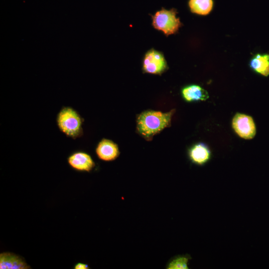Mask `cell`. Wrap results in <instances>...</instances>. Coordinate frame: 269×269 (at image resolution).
<instances>
[{"label": "cell", "instance_id": "8992f818", "mask_svg": "<svg viewBox=\"0 0 269 269\" xmlns=\"http://www.w3.org/2000/svg\"><path fill=\"white\" fill-rule=\"evenodd\" d=\"M69 166L79 172L91 171L95 166V163L90 154L83 151H76L67 158Z\"/></svg>", "mask_w": 269, "mask_h": 269}, {"label": "cell", "instance_id": "3957f363", "mask_svg": "<svg viewBox=\"0 0 269 269\" xmlns=\"http://www.w3.org/2000/svg\"><path fill=\"white\" fill-rule=\"evenodd\" d=\"M176 14V10L174 9H162L153 16L152 25L155 29L163 31L166 35L174 34L181 25Z\"/></svg>", "mask_w": 269, "mask_h": 269}, {"label": "cell", "instance_id": "ba28073f", "mask_svg": "<svg viewBox=\"0 0 269 269\" xmlns=\"http://www.w3.org/2000/svg\"><path fill=\"white\" fill-rule=\"evenodd\" d=\"M188 156L192 163L198 165H203L210 159L211 152L207 144L203 142H198L189 148Z\"/></svg>", "mask_w": 269, "mask_h": 269}, {"label": "cell", "instance_id": "5bb4252c", "mask_svg": "<svg viewBox=\"0 0 269 269\" xmlns=\"http://www.w3.org/2000/svg\"><path fill=\"white\" fill-rule=\"evenodd\" d=\"M89 268L87 264L83 263H78L74 267V269H88Z\"/></svg>", "mask_w": 269, "mask_h": 269}, {"label": "cell", "instance_id": "30bf717a", "mask_svg": "<svg viewBox=\"0 0 269 269\" xmlns=\"http://www.w3.org/2000/svg\"><path fill=\"white\" fill-rule=\"evenodd\" d=\"M183 98L188 102L205 101L209 97L208 92L197 85H190L184 87L181 90Z\"/></svg>", "mask_w": 269, "mask_h": 269}, {"label": "cell", "instance_id": "8fae6325", "mask_svg": "<svg viewBox=\"0 0 269 269\" xmlns=\"http://www.w3.org/2000/svg\"><path fill=\"white\" fill-rule=\"evenodd\" d=\"M251 68L255 72L264 76L269 75V55L257 54L251 60Z\"/></svg>", "mask_w": 269, "mask_h": 269}, {"label": "cell", "instance_id": "7a4b0ae2", "mask_svg": "<svg viewBox=\"0 0 269 269\" xmlns=\"http://www.w3.org/2000/svg\"><path fill=\"white\" fill-rule=\"evenodd\" d=\"M56 123L59 130L67 137L76 139L83 134V119L71 107H63L58 113Z\"/></svg>", "mask_w": 269, "mask_h": 269}, {"label": "cell", "instance_id": "7c38bea8", "mask_svg": "<svg viewBox=\"0 0 269 269\" xmlns=\"http://www.w3.org/2000/svg\"><path fill=\"white\" fill-rule=\"evenodd\" d=\"M188 5L192 13L206 15L212 11L214 2L213 0H189Z\"/></svg>", "mask_w": 269, "mask_h": 269}, {"label": "cell", "instance_id": "52a82bcc", "mask_svg": "<svg viewBox=\"0 0 269 269\" xmlns=\"http://www.w3.org/2000/svg\"><path fill=\"white\" fill-rule=\"evenodd\" d=\"M96 152L100 159L105 161L115 160L120 153L117 144L111 140L106 138L102 139L98 143Z\"/></svg>", "mask_w": 269, "mask_h": 269}, {"label": "cell", "instance_id": "4fadbf2b", "mask_svg": "<svg viewBox=\"0 0 269 269\" xmlns=\"http://www.w3.org/2000/svg\"><path fill=\"white\" fill-rule=\"evenodd\" d=\"M189 258L179 256L170 261L166 266L167 269H188Z\"/></svg>", "mask_w": 269, "mask_h": 269}, {"label": "cell", "instance_id": "277c9868", "mask_svg": "<svg viewBox=\"0 0 269 269\" xmlns=\"http://www.w3.org/2000/svg\"><path fill=\"white\" fill-rule=\"evenodd\" d=\"M232 126L235 133L245 139L253 138L256 134V127L252 117L237 113L233 118Z\"/></svg>", "mask_w": 269, "mask_h": 269}, {"label": "cell", "instance_id": "9c48e42d", "mask_svg": "<svg viewBox=\"0 0 269 269\" xmlns=\"http://www.w3.org/2000/svg\"><path fill=\"white\" fill-rule=\"evenodd\" d=\"M0 269H29L31 267L20 256L10 252H2L0 254Z\"/></svg>", "mask_w": 269, "mask_h": 269}, {"label": "cell", "instance_id": "5b68a950", "mask_svg": "<svg viewBox=\"0 0 269 269\" xmlns=\"http://www.w3.org/2000/svg\"><path fill=\"white\" fill-rule=\"evenodd\" d=\"M166 62L160 52L151 49L145 54L143 62V70L145 72L159 74L166 69Z\"/></svg>", "mask_w": 269, "mask_h": 269}, {"label": "cell", "instance_id": "6da1fadb", "mask_svg": "<svg viewBox=\"0 0 269 269\" xmlns=\"http://www.w3.org/2000/svg\"><path fill=\"white\" fill-rule=\"evenodd\" d=\"M174 110L167 113L153 110L141 113L137 119V129L141 135L150 138L170 124Z\"/></svg>", "mask_w": 269, "mask_h": 269}]
</instances>
